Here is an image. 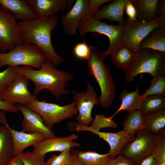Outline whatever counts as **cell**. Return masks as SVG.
Instances as JSON below:
<instances>
[{"label":"cell","mask_w":165,"mask_h":165,"mask_svg":"<svg viewBox=\"0 0 165 165\" xmlns=\"http://www.w3.org/2000/svg\"><path fill=\"white\" fill-rule=\"evenodd\" d=\"M55 64L47 58L37 70L29 66H16L18 73L32 81L35 84L32 92L36 96L44 89L47 90L57 100L71 92L66 89L67 83L74 78L73 74L59 69Z\"/></svg>","instance_id":"6da1fadb"},{"label":"cell","mask_w":165,"mask_h":165,"mask_svg":"<svg viewBox=\"0 0 165 165\" xmlns=\"http://www.w3.org/2000/svg\"><path fill=\"white\" fill-rule=\"evenodd\" d=\"M58 20L56 16H53L18 22L23 42L36 46L46 58L55 65L60 64L64 61L63 58L55 52L51 40V32L58 26Z\"/></svg>","instance_id":"7a4b0ae2"},{"label":"cell","mask_w":165,"mask_h":165,"mask_svg":"<svg viewBox=\"0 0 165 165\" xmlns=\"http://www.w3.org/2000/svg\"><path fill=\"white\" fill-rule=\"evenodd\" d=\"M90 53L87 63L89 73L98 84L101 94L98 104L104 108H108L112 104L116 94V86L110 68L103 62L101 53L93 45L89 46Z\"/></svg>","instance_id":"3957f363"},{"label":"cell","mask_w":165,"mask_h":165,"mask_svg":"<svg viewBox=\"0 0 165 165\" xmlns=\"http://www.w3.org/2000/svg\"><path fill=\"white\" fill-rule=\"evenodd\" d=\"M125 80L132 82L139 74L147 73L154 77L165 75V52L143 49L134 53L131 62L124 71Z\"/></svg>","instance_id":"277c9868"},{"label":"cell","mask_w":165,"mask_h":165,"mask_svg":"<svg viewBox=\"0 0 165 165\" xmlns=\"http://www.w3.org/2000/svg\"><path fill=\"white\" fill-rule=\"evenodd\" d=\"M123 26V22L117 25L108 24L94 19L91 16H87L81 20L78 29L80 36H83L89 32H97L106 36L109 44L108 49L101 53L104 59L108 55H112L124 46L122 40Z\"/></svg>","instance_id":"5b68a950"},{"label":"cell","mask_w":165,"mask_h":165,"mask_svg":"<svg viewBox=\"0 0 165 165\" xmlns=\"http://www.w3.org/2000/svg\"><path fill=\"white\" fill-rule=\"evenodd\" d=\"M46 59L43 52L35 44L23 42L8 53H0V68L7 65L29 66L37 69Z\"/></svg>","instance_id":"8992f818"},{"label":"cell","mask_w":165,"mask_h":165,"mask_svg":"<svg viewBox=\"0 0 165 165\" xmlns=\"http://www.w3.org/2000/svg\"><path fill=\"white\" fill-rule=\"evenodd\" d=\"M165 138V133L157 135L148 134L143 130L138 131L135 137L127 143L119 154L132 161L135 165L150 155L158 142Z\"/></svg>","instance_id":"52a82bcc"},{"label":"cell","mask_w":165,"mask_h":165,"mask_svg":"<svg viewBox=\"0 0 165 165\" xmlns=\"http://www.w3.org/2000/svg\"><path fill=\"white\" fill-rule=\"evenodd\" d=\"M25 106L39 115L45 125L51 130L56 123L74 118L78 113L73 101L63 106L39 100L34 101Z\"/></svg>","instance_id":"ba28073f"},{"label":"cell","mask_w":165,"mask_h":165,"mask_svg":"<svg viewBox=\"0 0 165 165\" xmlns=\"http://www.w3.org/2000/svg\"><path fill=\"white\" fill-rule=\"evenodd\" d=\"M123 24L122 40L124 45L135 53L138 51L141 41L154 29L165 26V21L156 18L152 21L144 22L132 20L127 17L124 19Z\"/></svg>","instance_id":"9c48e42d"},{"label":"cell","mask_w":165,"mask_h":165,"mask_svg":"<svg viewBox=\"0 0 165 165\" xmlns=\"http://www.w3.org/2000/svg\"><path fill=\"white\" fill-rule=\"evenodd\" d=\"M23 42L18 22L10 12L0 5V51H10Z\"/></svg>","instance_id":"30bf717a"},{"label":"cell","mask_w":165,"mask_h":165,"mask_svg":"<svg viewBox=\"0 0 165 165\" xmlns=\"http://www.w3.org/2000/svg\"><path fill=\"white\" fill-rule=\"evenodd\" d=\"M73 99L78 112L77 124L88 126L93 119L91 116L92 109L98 104V98L94 86L87 82L86 91L76 93Z\"/></svg>","instance_id":"8fae6325"},{"label":"cell","mask_w":165,"mask_h":165,"mask_svg":"<svg viewBox=\"0 0 165 165\" xmlns=\"http://www.w3.org/2000/svg\"><path fill=\"white\" fill-rule=\"evenodd\" d=\"M29 81L26 77L18 73L1 96L0 99L15 105L16 103L25 105L39 100L29 91L28 86Z\"/></svg>","instance_id":"7c38bea8"},{"label":"cell","mask_w":165,"mask_h":165,"mask_svg":"<svg viewBox=\"0 0 165 165\" xmlns=\"http://www.w3.org/2000/svg\"><path fill=\"white\" fill-rule=\"evenodd\" d=\"M74 124L76 126L75 131L91 132L107 142L110 146L108 153L112 159L119 154L127 143L133 140L135 137V134H129L122 130L116 133L102 132L93 130L88 126H82L74 123Z\"/></svg>","instance_id":"4fadbf2b"},{"label":"cell","mask_w":165,"mask_h":165,"mask_svg":"<svg viewBox=\"0 0 165 165\" xmlns=\"http://www.w3.org/2000/svg\"><path fill=\"white\" fill-rule=\"evenodd\" d=\"M16 105L24 118L22 131L29 134L41 133L46 138L56 137L53 131L46 127L38 113L24 105L17 104Z\"/></svg>","instance_id":"5bb4252c"},{"label":"cell","mask_w":165,"mask_h":165,"mask_svg":"<svg viewBox=\"0 0 165 165\" xmlns=\"http://www.w3.org/2000/svg\"><path fill=\"white\" fill-rule=\"evenodd\" d=\"M89 0H76L69 11L61 17L63 30L67 35H75L82 20L87 16Z\"/></svg>","instance_id":"9a60e30c"},{"label":"cell","mask_w":165,"mask_h":165,"mask_svg":"<svg viewBox=\"0 0 165 165\" xmlns=\"http://www.w3.org/2000/svg\"><path fill=\"white\" fill-rule=\"evenodd\" d=\"M78 136L73 134L69 136L46 138L34 145L33 153L45 156L49 152H62L64 150L75 147H80V144L74 141L77 139Z\"/></svg>","instance_id":"2e32d148"},{"label":"cell","mask_w":165,"mask_h":165,"mask_svg":"<svg viewBox=\"0 0 165 165\" xmlns=\"http://www.w3.org/2000/svg\"><path fill=\"white\" fill-rule=\"evenodd\" d=\"M37 19L55 16L60 10L64 12L74 1L68 0H27Z\"/></svg>","instance_id":"e0dca14e"},{"label":"cell","mask_w":165,"mask_h":165,"mask_svg":"<svg viewBox=\"0 0 165 165\" xmlns=\"http://www.w3.org/2000/svg\"><path fill=\"white\" fill-rule=\"evenodd\" d=\"M0 123L4 124L10 131L14 156L18 155L26 148L33 146L46 138L41 133L29 134L11 129L7 123L4 112H0Z\"/></svg>","instance_id":"ac0fdd59"},{"label":"cell","mask_w":165,"mask_h":165,"mask_svg":"<svg viewBox=\"0 0 165 165\" xmlns=\"http://www.w3.org/2000/svg\"><path fill=\"white\" fill-rule=\"evenodd\" d=\"M0 5L11 13L16 20L24 22L37 19L27 0H0Z\"/></svg>","instance_id":"d6986e66"},{"label":"cell","mask_w":165,"mask_h":165,"mask_svg":"<svg viewBox=\"0 0 165 165\" xmlns=\"http://www.w3.org/2000/svg\"><path fill=\"white\" fill-rule=\"evenodd\" d=\"M125 0H115L112 2L98 9L91 16L94 19L100 20L102 19L116 21L118 23L123 22L124 19Z\"/></svg>","instance_id":"ffe728a7"},{"label":"cell","mask_w":165,"mask_h":165,"mask_svg":"<svg viewBox=\"0 0 165 165\" xmlns=\"http://www.w3.org/2000/svg\"><path fill=\"white\" fill-rule=\"evenodd\" d=\"M165 108L143 114V129L148 134L155 135L165 133Z\"/></svg>","instance_id":"44dd1931"},{"label":"cell","mask_w":165,"mask_h":165,"mask_svg":"<svg viewBox=\"0 0 165 165\" xmlns=\"http://www.w3.org/2000/svg\"><path fill=\"white\" fill-rule=\"evenodd\" d=\"M139 84H138L135 90L128 92L126 90H123L119 95V99L121 101L120 106L116 112L109 118L112 119L121 111H125L129 113L135 110L140 111L142 100L139 92Z\"/></svg>","instance_id":"7402d4cb"},{"label":"cell","mask_w":165,"mask_h":165,"mask_svg":"<svg viewBox=\"0 0 165 165\" xmlns=\"http://www.w3.org/2000/svg\"><path fill=\"white\" fill-rule=\"evenodd\" d=\"M149 49L165 52V26L157 27L151 31L141 41L138 50Z\"/></svg>","instance_id":"603a6c76"},{"label":"cell","mask_w":165,"mask_h":165,"mask_svg":"<svg viewBox=\"0 0 165 165\" xmlns=\"http://www.w3.org/2000/svg\"><path fill=\"white\" fill-rule=\"evenodd\" d=\"M159 0H132L136 10L137 20L152 21L156 18V9Z\"/></svg>","instance_id":"cb8c5ba5"},{"label":"cell","mask_w":165,"mask_h":165,"mask_svg":"<svg viewBox=\"0 0 165 165\" xmlns=\"http://www.w3.org/2000/svg\"><path fill=\"white\" fill-rule=\"evenodd\" d=\"M14 156L9 130L5 125L0 124V165H6Z\"/></svg>","instance_id":"d4e9b609"},{"label":"cell","mask_w":165,"mask_h":165,"mask_svg":"<svg viewBox=\"0 0 165 165\" xmlns=\"http://www.w3.org/2000/svg\"><path fill=\"white\" fill-rule=\"evenodd\" d=\"M74 155L82 165H106L112 159L108 152L101 154L94 151L78 150Z\"/></svg>","instance_id":"484cf974"},{"label":"cell","mask_w":165,"mask_h":165,"mask_svg":"<svg viewBox=\"0 0 165 165\" xmlns=\"http://www.w3.org/2000/svg\"><path fill=\"white\" fill-rule=\"evenodd\" d=\"M123 131L131 134H135L143 127V114L139 110H134L128 113L123 121Z\"/></svg>","instance_id":"4316f807"},{"label":"cell","mask_w":165,"mask_h":165,"mask_svg":"<svg viewBox=\"0 0 165 165\" xmlns=\"http://www.w3.org/2000/svg\"><path fill=\"white\" fill-rule=\"evenodd\" d=\"M134 54L130 49L124 45L111 55L110 59L116 67L124 72L133 59Z\"/></svg>","instance_id":"83f0119b"},{"label":"cell","mask_w":165,"mask_h":165,"mask_svg":"<svg viewBox=\"0 0 165 165\" xmlns=\"http://www.w3.org/2000/svg\"><path fill=\"white\" fill-rule=\"evenodd\" d=\"M153 77L150 82V86L141 96L142 101L150 96L165 97V75H158Z\"/></svg>","instance_id":"f1b7e54d"},{"label":"cell","mask_w":165,"mask_h":165,"mask_svg":"<svg viewBox=\"0 0 165 165\" xmlns=\"http://www.w3.org/2000/svg\"><path fill=\"white\" fill-rule=\"evenodd\" d=\"M163 108H165V97L152 96L142 101L140 111L144 114Z\"/></svg>","instance_id":"f546056e"},{"label":"cell","mask_w":165,"mask_h":165,"mask_svg":"<svg viewBox=\"0 0 165 165\" xmlns=\"http://www.w3.org/2000/svg\"><path fill=\"white\" fill-rule=\"evenodd\" d=\"M18 74L16 67L10 66L0 72V97Z\"/></svg>","instance_id":"4dcf8cb0"},{"label":"cell","mask_w":165,"mask_h":165,"mask_svg":"<svg viewBox=\"0 0 165 165\" xmlns=\"http://www.w3.org/2000/svg\"><path fill=\"white\" fill-rule=\"evenodd\" d=\"M75 157L71 152V148H68L58 156L53 155L45 162V165H69Z\"/></svg>","instance_id":"1f68e13d"},{"label":"cell","mask_w":165,"mask_h":165,"mask_svg":"<svg viewBox=\"0 0 165 165\" xmlns=\"http://www.w3.org/2000/svg\"><path fill=\"white\" fill-rule=\"evenodd\" d=\"M117 126V124L109 117H106L103 114H97L92 122L90 127L93 130L99 131L102 128L107 127L116 128Z\"/></svg>","instance_id":"d6a6232c"},{"label":"cell","mask_w":165,"mask_h":165,"mask_svg":"<svg viewBox=\"0 0 165 165\" xmlns=\"http://www.w3.org/2000/svg\"><path fill=\"white\" fill-rule=\"evenodd\" d=\"M18 155L24 165H45V156L35 154L29 152H22Z\"/></svg>","instance_id":"836d02e7"},{"label":"cell","mask_w":165,"mask_h":165,"mask_svg":"<svg viewBox=\"0 0 165 165\" xmlns=\"http://www.w3.org/2000/svg\"><path fill=\"white\" fill-rule=\"evenodd\" d=\"M151 155L155 160L157 165L165 163V138L158 142Z\"/></svg>","instance_id":"e575fe53"},{"label":"cell","mask_w":165,"mask_h":165,"mask_svg":"<svg viewBox=\"0 0 165 165\" xmlns=\"http://www.w3.org/2000/svg\"><path fill=\"white\" fill-rule=\"evenodd\" d=\"M73 52L77 58L80 60H88L90 53V46L85 41L78 43L74 47Z\"/></svg>","instance_id":"d590c367"},{"label":"cell","mask_w":165,"mask_h":165,"mask_svg":"<svg viewBox=\"0 0 165 165\" xmlns=\"http://www.w3.org/2000/svg\"><path fill=\"white\" fill-rule=\"evenodd\" d=\"M125 10L128 18L132 20H136V12L135 7L132 0H125Z\"/></svg>","instance_id":"8d00e7d4"},{"label":"cell","mask_w":165,"mask_h":165,"mask_svg":"<svg viewBox=\"0 0 165 165\" xmlns=\"http://www.w3.org/2000/svg\"><path fill=\"white\" fill-rule=\"evenodd\" d=\"M106 165H135L131 160L118 154L114 159L110 160Z\"/></svg>","instance_id":"74e56055"},{"label":"cell","mask_w":165,"mask_h":165,"mask_svg":"<svg viewBox=\"0 0 165 165\" xmlns=\"http://www.w3.org/2000/svg\"><path fill=\"white\" fill-rule=\"evenodd\" d=\"M112 0H89V9L87 16H92L102 4L112 2Z\"/></svg>","instance_id":"f35d334b"},{"label":"cell","mask_w":165,"mask_h":165,"mask_svg":"<svg viewBox=\"0 0 165 165\" xmlns=\"http://www.w3.org/2000/svg\"><path fill=\"white\" fill-rule=\"evenodd\" d=\"M0 110L4 112L17 113L19 110L14 104L0 99Z\"/></svg>","instance_id":"ab89813d"},{"label":"cell","mask_w":165,"mask_h":165,"mask_svg":"<svg viewBox=\"0 0 165 165\" xmlns=\"http://www.w3.org/2000/svg\"><path fill=\"white\" fill-rule=\"evenodd\" d=\"M156 18L165 21V0H159L156 9Z\"/></svg>","instance_id":"60d3db41"},{"label":"cell","mask_w":165,"mask_h":165,"mask_svg":"<svg viewBox=\"0 0 165 165\" xmlns=\"http://www.w3.org/2000/svg\"><path fill=\"white\" fill-rule=\"evenodd\" d=\"M139 165H157L154 158L150 154L145 158Z\"/></svg>","instance_id":"b9f144b4"},{"label":"cell","mask_w":165,"mask_h":165,"mask_svg":"<svg viewBox=\"0 0 165 165\" xmlns=\"http://www.w3.org/2000/svg\"><path fill=\"white\" fill-rule=\"evenodd\" d=\"M6 165H24V164L18 155L14 156L12 158Z\"/></svg>","instance_id":"7bdbcfd3"},{"label":"cell","mask_w":165,"mask_h":165,"mask_svg":"<svg viewBox=\"0 0 165 165\" xmlns=\"http://www.w3.org/2000/svg\"><path fill=\"white\" fill-rule=\"evenodd\" d=\"M69 165H82L76 160L75 157L72 160Z\"/></svg>","instance_id":"ee69618b"}]
</instances>
